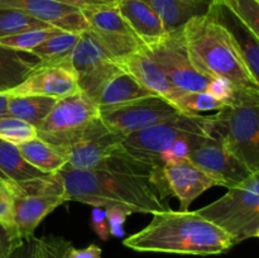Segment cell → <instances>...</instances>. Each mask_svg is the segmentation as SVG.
Listing matches in <instances>:
<instances>
[{"instance_id": "1", "label": "cell", "mask_w": 259, "mask_h": 258, "mask_svg": "<svg viewBox=\"0 0 259 258\" xmlns=\"http://www.w3.org/2000/svg\"><path fill=\"white\" fill-rule=\"evenodd\" d=\"M137 252L212 255L237 244L233 235L195 211L166 209L154 212L152 222L123 240Z\"/></svg>"}, {"instance_id": "2", "label": "cell", "mask_w": 259, "mask_h": 258, "mask_svg": "<svg viewBox=\"0 0 259 258\" xmlns=\"http://www.w3.org/2000/svg\"><path fill=\"white\" fill-rule=\"evenodd\" d=\"M67 201L100 209L119 207L131 214H152L167 207L151 180L103 169H60Z\"/></svg>"}, {"instance_id": "3", "label": "cell", "mask_w": 259, "mask_h": 258, "mask_svg": "<svg viewBox=\"0 0 259 258\" xmlns=\"http://www.w3.org/2000/svg\"><path fill=\"white\" fill-rule=\"evenodd\" d=\"M182 33L190 60L201 75L227 78L237 90L259 93L232 37L211 13L192 18L182 27Z\"/></svg>"}, {"instance_id": "4", "label": "cell", "mask_w": 259, "mask_h": 258, "mask_svg": "<svg viewBox=\"0 0 259 258\" xmlns=\"http://www.w3.org/2000/svg\"><path fill=\"white\" fill-rule=\"evenodd\" d=\"M212 115L180 114L171 120L128 134L120 143L123 153L157 169L172 161V151L186 139L211 136Z\"/></svg>"}, {"instance_id": "5", "label": "cell", "mask_w": 259, "mask_h": 258, "mask_svg": "<svg viewBox=\"0 0 259 258\" xmlns=\"http://www.w3.org/2000/svg\"><path fill=\"white\" fill-rule=\"evenodd\" d=\"M211 136L252 174L259 171V93L237 90L232 103L212 114Z\"/></svg>"}, {"instance_id": "6", "label": "cell", "mask_w": 259, "mask_h": 258, "mask_svg": "<svg viewBox=\"0 0 259 258\" xmlns=\"http://www.w3.org/2000/svg\"><path fill=\"white\" fill-rule=\"evenodd\" d=\"M196 211L227 230L237 244L254 237L259 230V171Z\"/></svg>"}, {"instance_id": "7", "label": "cell", "mask_w": 259, "mask_h": 258, "mask_svg": "<svg viewBox=\"0 0 259 258\" xmlns=\"http://www.w3.org/2000/svg\"><path fill=\"white\" fill-rule=\"evenodd\" d=\"M100 121L98 105L83 93L57 100L37 126L38 138L68 149L82 141Z\"/></svg>"}, {"instance_id": "8", "label": "cell", "mask_w": 259, "mask_h": 258, "mask_svg": "<svg viewBox=\"0 0 259 258\" xmlns=\"http://www.w3.org/2000/svg\"><path fill=\"white\" fill-rule=\"evenodd\" d=\"M66 201L65 185L60 172L29 181L15 182L13 219L22 239L33 238L42 220Z\"/></svg>"}, {"instance_id": "9", "label": "cell", "mask_w": 259, "mask_h": 258, "mask_svg": "<svg viewBox=\"0 0 259 258\" xmlns=\"http://www.w3.org/2000/svg\"><path fill=\"white\" fill-rule=\"evenodd\" d=\"M162 68L172 85L181 91H207L212 78L201 75L192 65L181 29L167 32L161 39L143 48Z\"/></svg>"}, {"instance_id": "10", "label": "cell", "mask_w": 259, "mask_h": 258, "mask_svg": "<svg viewBox=\"0 0 259 258\" xmlns=\"http://www.w3.org/2000/svg\"><path fill=\"white\" fill-rule=\"evenodd\" d=\"M100 119L110 132L120 136L171 120L182 114L176 106L161 96H147L119 105L100 108Z\"/></svg>"}, {"instance_id": "11", "label": "cell", "mask_w": 259, "mask_h": 258, "mask_svg": "<svg viewBox=\"0 0 259 258\" xmlns=\"http://www.w3.org/2000/svg\"><path fill=\"white\" fill-rule=\"evenodd\" d=\"M81 93L94 100L99 89L115 75L120 67L110 53L85 30L80 34L70 56Z\"/></svg>"}, {"instance_id": "12", "label": "cell", "mask_w": 259, "mask_h": 258, "mask_svg": "<svg viewBox=\"0 0 259 258\" xmlns=\"http://www.w3.org/2000/svg\"><path fill=\"white\" fill-rule=\"evenodd\" d=\"M90 34L108 51L114 60L136 53L144 43L119 13L116 5L82 9Z\"/></svg>"}, {"instance_id": "13", "label": "cell", "mask_w": 259, "mask_h": 258, "mask_svg": "<svg viewBox=\"0 0 259 258\" xmlns=\"http://www.w3.org/2000/svg\"><path fill=\"white\" fill-rule=\"evenodd\" d=\"M187 159L211 176L219 186L232 187L244 182L252 172L224 146L219 138L210 136L187 154Z\"/></svg>"}, {"instance_id": "14", "label": "cell", "mask_w": 259, "mask_h": 258, "mask_svg": "<svg viewBox=\"0 0 259 258\" xmlns=\"http://www.w3.org/2000/svg\"><path fill=\"white\" fill-rule=\"evenodd\" d=\"M80 93L70 58L52 63H38L23 82L7 91L8 96H46L60 99Z\"/></svg>"}, {"instance_id": "15", "label": "cell", "mask_w": 259, "mask_h": 258, "mask_svg": "<svg viewBox=\"0 0 259 258\" xmlns=\"http://www.w3.org/2000/svg\"><path fill=\"white\" fill-rule=\"evenodd\" d=\"M17 9L63 32L82 33L88 22L82 9L55 0H0V9Z\"/></svg>"}, {"instance_id": "16", "label": "cell", "mask_w": 259, "mask_h": 258, "mask_svg": "<svg viewBox=\"0 0 259 258\" xmlns=\"http://www.w3.org/2000/svg\"><path fill=\"white\" fill-rule=\"evenodd\" d=\"M124 136L110 132L99 121L81 142L67 149L66 167L73 169H101L120 147Z\"/></svg>"}, {"instance_id": "17", "label": "cell", "mask_w": 259, "mask_h": 258, "mask_svg": "<svg viewBox=\"0 0 259 258\" xmlns=\"http://www.w3.org/2000/svg\"><path fill=\"white\" fill-rule=\"evenodd\" d=\"M162 174L168 194L177 197L181 211H187L196 197L210 187L219 186L211 176L187 158L164 164Z\"/></svg>"}, {"instance_id": "18", "label": "cell", "mask_w": 259, "mask_h": 258, "mask_svg": "<svg viewBox=\"0 0 259 258\" xmlns=\"http://www.w3.org/2000/svg\"><path fill=\"white\" fill-rule=\"evenodd\" d=\"M209 13L228 30L243 63L259 86V38L223 0H218Z\"/></svg>"}, {"instance_id": "19", "label": "cell", "mask_w": 259, "mask_h": 258, "mask_svg": "<svg viewBox=\"0 0 259 258\" xmlns=\"http://www.w3.org/2000/svg\"><path fill=\"white\" fill-rule=\"evenodd\" d=\"M115 62L121 70L133 76L141 85H143L156 95L166 99L175 106V103L182 91L172 85L162 68L157 65V62L151 56L147 55L146 51H138V52L115 60Z\"/></svg>"}, {"instance_id": "20", "label": "cell", "mask_w": 259, "mask_h": 258, "mask_svg": "<svg viewBox=\"0 0 259 258\" xmlns=\"http://www.w3.org/2000/svg\"><path fill=\"white\" fill-rule=\"evenodd\" d=\"M116 8L144 47L167 34L161 18L144 0H119Z\"/></svg>"}, {"instance_id": "21", "label": "cell", "mask_w": 259, "mask_h": 258, "mask_svg": "<svg viewBox=\"0 0 259 258\" xmlns=\"http://www.w3.org/2000/svg\"><path fill=\"white\" fill-rule=\"evenodd\" d=\"M158 14L167 32L181 29L192 18L210 12L218 0H144Z\"/></svg>"}, {"instance_id": "22", "label": "cell", "mask_w": 259, "mask_h": 258, "mask_svg": "<svg viewBox=\"0 0 259 258\" xmlns=\"http://www.w3.org/2000/svg\"><path fill=\"white\" fill-rule=\"evenodd\" d=\"M147 96H156V94L144 88L133 76L120 68L99 89L93 101L100 109L129 103Z\"/></svg>"}, {"instance_id": "23", "label": "cell", "mask_w": 259, "mask_h": 258, "mask_svg": "<svg viewBox=\"0 0 259 258\" xmlns=\"http://www.w3.org/2000/svg\"><path fill=\"white\" fill-rule=\"evenodd\" d=\"M17 147L23 157L43 174H56L68 162L67 149L53 146L39 138H34Z\"/></svg>"}, {"instance_id": "24", "label": "cell", "mask_w": 259, "mask_h": 258, "mask_svg": "<svg viewBox=\"0 0 259 258\" xmlns=\"http://www.w3.org/2000/svg\"><path fill=\"white\" fill-rule=\"evenodd\" d=\"M28 53L0 46V93H7L25 80L39 61L27 58Z\"/></svg>"}, {"instance_id": "25", "label": "cell", "mask_w": 259, "mask_h": 258, "mask_svg": "<svg viewBox=\"0 0 259 258\" xmlns=\"http://www.w3.org/2000/svg\"><path fill=\"white\" fill-rule=\"evenodd\" d=\"M56 103L57 99L46 96H8L7 115L27 121L37 128Z\"/></svg>"}, {"instance_id": "26", "label": "cell", "mask_w": 259, "mask_h": 258, "mask_svg": "<svg viewBox=\"0 0 259 258\" xmlns=\"http://www.w3.org/2000/svg\"><path fill=\"white\" fill-rule=\"evenodd\" d=\"M0 175L14 182H24L48 174L32 166L17 146L0 141Z\"/></svg>"}, {"instance_id": "27", "label": "cell", "mask_w": 259, "mask_h": 258, "mask_svg": "<svg viewBox=\"0 0 259 258\" xmlns=\"http://www.w3.org/2000/svg\"><path fill=\"white\" fill-rule=\"evenodd\" d=\"M80 34L71 32H60L48 38L37 48H34L29 55L37 58L39 63H52L67 60L70 58L71 52L75 48Z\"/></svg>"}, {"instance_id": "28", "label": "cell", "mask_w": 259, "mask_h": 258, "mask_svg": "<svg viewBox=\"0 0 259 258\" xmlns=\"http://www.w3.org/2000/svg\"><path fill=\"white\" fill-rule=\"evenodd\" d=\"M227 105L228 104L217 99L207 91H200V93L182 91L175 103V106L182 114H189V115H200L202 111H219Z\"/></svg>"}, {"instance_id": "29", "label": "cell", "mask_w": 259, "mask_h": 258, "mask_svg": "<svg viewBox=\"0 0 259 258\" xmlns=\"http://www.w3.org/2000/svg\"><path fill=\"white\" fill-rule=\"evenodd\" d=\"M60 32H63V30L55 27L37 28V29L25 30V32L18 33V34L0 38V46H4V47L12 48V50L19 51V52H24L29 55L34 48H37L38 46L42 45L48 38H51L52 35L57 34Z\"/></svg>"}, {"instance_id": "30", "label": "cell", "mask_w": 259, "mask_h": 258, "mask_svg": "<svg viewBox=\"0 0 259 258\" xmlns=\"http://www.w3.org/2000/svg\"><path fill=\"white\" fill-rule=\"evenodd\" d=\"M51 25L17 9H0V38L18 34L25 30L47 28Z\"/></svg>"}, {"instance_id": "31", "label": "cell", "mask_w": 259, "mask_h": 258, "mask_svg": "<svg viewBox=\"0 0 259 258\" xmlns=\"http://www.w3.org/2000/svg\"><path fill=\"white\" fill-rule=\"evenodd\" d=\"M34 138H38V133L32 124L9 115L0 119V141L20 146Z\"/></svg>"}, {"instance_id": "32", "label": "cell", "mask_w": 259, "mask_h": 258, "mask_svg": "<svg viewBox=\"0 0 259 258\" xmlns=\"http://www.w3.org/2000/svg\"><path fill=\"white\" fill-rule=\"evenodd\" d=\"M259 38V0H223Z\"/></svg>"}, {"instance_id": "33", "label": "cell", "mask_w": 259, "mask_h": 258, "mask_svg": "<svg viewBox=\"0 0 259 258\" xmlns=\"http://www.w3.org/2000/svg\"><path fill=\"white\" fill-rule=\"evenodd\" d=\"M14 196L15 182L0 175V223L15 229L13 219Z\"/></svg>"}, {"instance_id": "34", "label": "cell", "mask_w": 259, "mask_h": 258, "mask_svg": "<svg viewBox=\"0 0 259 258\" xmlns=\"http://www.w3.org/2000/svg\"><path fill=\"white\" fill-rule=\"evenodd\" d=\"M70 243L62 238L46 237L38 239L39 258H66V249Z\"/></svg>"}, {"instance_id": "35", "label": "cell", "mask_w": 259, "mask_h": 258, "mask_svg": "<svg viewBox=\"0 0 259 258\" xmlns=\"http://www.w3.org/2000/svg\"><path fill=\"white\" fill-rule=\"evenodd\" d=\"M24 243L14 228L0 223V258H9L15 249Z\"/></svg>"}, {"instance_id": "36", "label": "cell", "mask_w": 259, "mask_h": 258, "mask_svg": "<svg viewBox=\"0 0 259 258\" xmlns=\"http://www.w3.org/2000/svg\"><path fill=\"white\" fill-rule=\"evenodd\" d=\"M207 93L211 94L212 96H215L219 100L224 101L225 104H230L234 100L237 89L227 78L215 77L210 82L209 88H207Z\"/></svg>"}, {"instance_id": "37", "label": "cell", "mask_w": 259, "mask_h": 258, "mask_svg": "<svg viewBox=\"0 0 259 258\" xmlns=\"http://www.w3.org/2000/svg\"><path fill=\"white\" fill-rule=\"evenodd\" d=\"M105 211L106 217H108L110 235L121 238L124 235V223L129 214L119 207H109V209H105Z\"/></svg>"}, {"instance_id": "38", "label": "cell", "mask_w": 259, "mask_h": 258, "mask_svg": "<svg viewBox=\"0 0 259 258\" xmlns=\"http://www.w3.org/2000/svg\"><path fill=\"white\" fill-rule=\"evenodd\" d=\"M91 225L94 232L96 233L101 240H108L110 237V229H109L108 217H106L105 209L94 207L93 217H91Z\"/></svg>"}, {"instance_id": "39", "label": "cell", "mask_w": 259, "mask_h": 258, "mask_svg": "<svg viewBox=\"0 0 259 258\" xmlns=\"http://www.w3.org/2000/svg\"><path fill=\"white\" fill-rule=\"evenodd\" d=\"M9 258H39L38 238L33 237L24 240V243L18 249H15Z\"/></svg>"}, {"instance_id": "40", "label": "cell", "mask_w": 259, "mask_h": 258, "mask_svg": "<svg viewBox=\"0 0 259 258\" xmlns=\"http://www.w3.org/2000/svg\"><path fill=\"white\" fill-rule=\"evenodd\" d=\"M66 258H101V248L96 244H90L89 247L77 249L72 245H68L66 249Z\"/></svg>"}, {"instance_id": "41", "label": "cell", "mask_w": 259, "mask_h": 258, "mask_svg": "<svg viewBox=\"0 0 259 258\" xmlns=\"http://www.w3.org/2000/svg\"><path fill=\"white\" fill-rule=\"evenodd\" d=\"M55 2L72 5L80 9H89V8L104 7V5H116L119 0H55Z\"/></svg>"}, {"instance_id": "42", "label": "cell", "mask_w": 259, "mask_h": 258, "mask_svg": "<svg viewBox=\"0 0 259 258\" xmlns=\"http://www.w3.org/2000/svg\"><path fill=\"white\" fill-rule=\"evenodd\" d=\"M8 96L5 93H0V119L7 115Z\"/></svg>"}, {"instance_id": "43", "label": "cell", "mask_w": 259, "mask_h": 258, "mask_svg": "<svg viewBox=\"0 0 259 258\" xmlns=\"http://www.w3.org/2000/svg\"><path fill=\"white\" fill-rule=\"evenodd\" d=\"M254 237H257V238H259V230H258V232H257V233H255V235H254Z\"/></svg>"}]
</instances>
